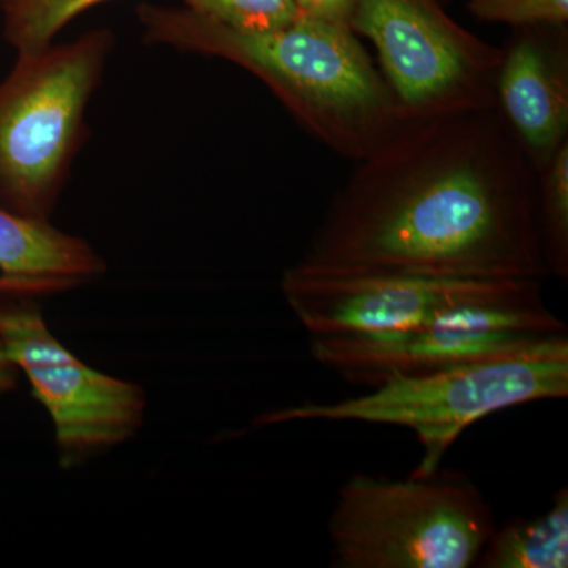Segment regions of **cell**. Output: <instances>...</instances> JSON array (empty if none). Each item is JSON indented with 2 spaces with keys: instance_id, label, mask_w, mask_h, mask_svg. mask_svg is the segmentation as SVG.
Wrapping results in <instances>:
<instances>
[{
  "instance_id": "6da1fadb",
  "label": "cell",
  "mask_w": 568,
  "mask_h": 568,
  "mask_svg": "<svg viewBox=\"0 0 568 568\" xmlns=\"http://www.w3.org/2000/svg\"><path fill=\"white\" fill-rule=\"evenodd\" d=\"M332 196L302 267L457 280L549 276L537 175L496 108L405 119Z\"/></svg>"
},
{
  "instance_id": "7a4b0ae2",
  "label": "cell",
  "mask_w": 568,
  "mask_h": 568,
  "mask_svg": "<svg viewBox=\"0 0 568 568\" xmlns=\"http://www.w3.org/2000/svg\"><path fill=\"white\" fill-rule=\"evenodd\" d=\"M140 18L148 43L250 71L302 129L343 159H365L405 121L349 26L297 18L275 31L241 32L186 7H142Z\"/></svg>"
},
{
  "instance_id": "3957f363",
  "label": "cell",
  "mask_w": 568,
  "mask_h": 568,
  "mask_svg": "<svg viewBox=\"0 0 568 568\" xmlns=\"http://www.w3.org/2000/svg\"><path fill=\"white\" fill-rule=\"evenodd\" d=\"M568 396V336H548L536 345L426 373L396 377L372 394L328 405L305 403L264 414L257 425L284 422H362L413 429L424 448L410 477L439 470L448 448L481 418L526 403Z\"/></svg>"
},
{
  "instance_id": "277c9868",
  "label": "cell",
  "mask_w": 568,
  "mask_h": 568,
  "mask_svg": "<svg viewBox=\"0 0 568 568\" xmlns=\"http://www.w3.org/2000/svg\"><path fill=\"white\" fill-rule=\"evenodd\" d=\"M112 47V33L99 29L18 55L0 81V207L51 220Z\"/></svg>"
},
{
  "instance_id": "5b68a950",
  "label": "cell",
  "mask_w": 568,
  "mask_h": 568,
  "mask_svg": "<svg viewBox=\"0 0 568 568\" xmlns=\"http://www.w3.org/2000/svg\"><path fill=\"white\" fill-rule=\"evenodd\" d=\"M495 529L487 497L463 473L398 481L357 474L328 518L331 566L469 568Z\"/></svg>"
},
{
  "instance_id": "8992f818",
  "label": "cell",
  "mask_w": 568,
  "mask_h": 568,
  "mask_svg": "<svg viewBox=\"0 0 568 568\" xmlns=\"http://www.w3.org/2000/svg\"><path fill=\"white\" fill-rule=\"evenodd\" d=\"M349 26L375 44L403 119L496 108L503 51L457 24L437 0H354Z\"/></svg>"
},
{
  "instance_id": "52a82bcc",
  "label": "cell",
  "mask_w": 568,
  "mask_h": 568,
  "mask_svg": "<svg viewBox=\"0 0 568 568\" xmlns=\"http://www.w3.org/2000/svg\"><path fill=\"white\" fill-rule=\"evenodd\" d=\"M0 335L50 414L62 469L88 465L144 426V388L104 375L71 354L52 335L36 297L0 295Z\"/></svg>"
},
{
  "instance_id": "ba28073f",
  "label": "cell",
  "mask_w": 568,
  "mask_h": 568,
  "mask_svg": "<svg viewBox=\"0 0 568 568\" xmlns=\"http://www.w3.org/2000/svg\"><path fill=\"white\" fill-rule=\"evenodd\" d=\"M536 280H457L395 274H327L286 268L284 301L310 336L369 334L433 323L459 305L496 301Z\"/></svg>"
},
{
  "instance_id": "9c48e42d",
  "label": "cell",
  "mask_w": 568,
  "mask_h": 568,
  "mask_svg": "<svg viewBox=\"0 0 568 568\" xmlns=\"http://www.w3.org/2000/svg\"><path fill=\"white\" fill-rule=\"evenodd\" d=\"M548 336L552 335L429 323L369 334L313 335L310 353L343 379L375 388L396 377L426 375L515 353Z\"/></svg>"
},
{
  "instance_id": "30bf717a",
  "label": "cell",
  "mask_w": 568,
  "mask_h": 568,
  "mask_svg": "<svg viewBox=\"0 0 568 568\" xmlns=\"http://www.w3.org/2000/svg\"><path fill=\"white\" fill-rule=\"evenodd\" d=\"M500 51L496 110L537 174L568 142L566 24L515 28Z\"/></svg>"
},
{
  "instance_id": "8fae6325",
  "label": "cell",
  "mask_w": 568,
  "mask_h": 568,
  "mask_svg": "<svg viewBox=\"0 0 568 568\" xmlns=\"http://www.w3.org/2000/svg\"><path fill=\"white\" fill-rule=\"evenodd\" d=\"M104 274L106 263L84 239L0 207V295L67 293Z\"/></svg>"
},
{
  "instance_id": "7c38bea8",
  "label": "cell",
  "mask_w": 568,
  "mask_h": 568,
  "mask_svg": "<svg viewBox=\"0 0 568 568\" xmlns=\"http://www.w3.org/2000/svg\"><path fill=\"white\" fill-rule=\"evenodd\" d=\"M568 566V489L532 519H514L495 529L478 556L477 568H566Z\"/></svg>"
},
{
  "instance_id": "4fadbf2b",
  "label": "cell",
  "mask_w": 568,
  "mask_h": 568,
  "mask_svg": "<svg viewBox=\"0 0 568 568\" xmlns=\"http://www.w3.org/2000/svg\"><path fill=\"white\" fill-rule=\"evenodd\" d=\"M108 0H2L3 37L18 55L47 50L74 18Z\"/></svg>"
},
{
  "instance_id": "5bb4252c",
  "label": "cell",
  "mask_w": 568,
  "mask_h": 568,
  "mask_svg": "<svg viewBox=\"0 0 568 568\" xmlns=\"http://www.w3.org/2000/svg\"><path fill=\"white\" fill-rule=\"evenodd\" d=\"M537 227L549 276H568V142L537 173Z\"/></svg>"
},
{
  "instance_id": "9a60e30c",
  "label": "cell",
  "mask_w": 568,
  "mask_h": 568,
  "mask_svg": "<svg viewBox=\"0 0 568 568\" xmlns=\"http://www.w3.org/2000/svg\"><path fill=\"white\" fill-rule=\"evenodd\" d=\"M186 9L241 32H268L297 20L294 0H183Z\"/></svg>"
},
{
  "instance_id": "2e32d148",
  "label": "cell",
  "mask_w": 568,
  "mask_h": 568,
  "mask_svg": "<svg viewBox=\"0 0 568 568\" xmlns=\"http://www.w3.org/2000/svg\"><path fill=\"white\" fill-rule=\"evenodd\" d=\"M469 10L481 21L511 28L567 24L568 0H469Z\"/></svg>"
},
{
  "instance_id": "e0dca14e",
  "label": "cell",
  "mask_w": 568,
  "mask_h": 568,
  "mask_svg": "<svg viewBox=\"0 0 568 568\" xmlns=\"http://www.w3.org/2000/svg\"><path fill=\"white\" fill-rule=\"evenodd\" d=\"M294 6L298 18L349 26L354 0H294Z\"/></svg>"
},
{
  "instance_id": "ac0fdd59",
  "label": "cell",
  "mask_w": 568,
  "mask_h": 568,
  "mask_svg": "<svg viewBox=\"0 0 568 568\" xmlns=\"http://www.w3.org/2000/svg\"><path fill=\"white\" fill-rule=\"evenodd\" d=\"M18 373H20V369L11 361L6 342L0 335V398L17 387Z\"/></svg>"
}]
</instances>
